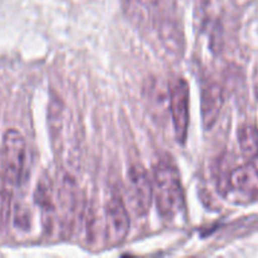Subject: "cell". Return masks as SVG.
<instances>
[{
  "label": "cell",
  "instance_id": "1",
  "mask_svg": "<svg viewBox=\"0 0 258 258\" xmlns=\"http://www.w3.org/2000/svg\"><path fill=\"white\" fill-rule=\"evenodd\" d=\"M154 199L163 218L173 219L184 208L183 184L176 164L169 156L159 158L153 174Z\"/></svg>",
  "mask_w": 258,
  "mask_h": 258
},
{
  "label": "cell",
  "instance_id": "2",
  "mask_svg": "<svg viewBox=\"0 0 258 258\" xmlns=\"http://www.w3.org/2000/svg\"><path fill=\"white\" fill-rule=\"evenodd\" d=\"M27 158V144L17 128H8L3 135L0 149V166L5 185L15 186L23 178Z\"/></svg>",
  "mask_w": 258,
  "mask_h": 258
},
{
  "label": "cell",
  "instance_id": "3",
  "mask_svg": "<svg viewBox=\"0 0 258 258\" xmlns=\"http://www.w3.org/2000/svg\"><path fill=\"white\" fill-rule=\"evenodd\" d=\"M170 90V117L176 141L184 144L188 138L189 128V85L184 78L178 77L169 85Z\"/></svg>",
  "mask_w": 258,
  "mask_h": 258
},
{
  "label": "cell",
  "instance_id": "4",
  "mask_svg": "<svg viewBox=\"0 0 258 258\" xmlns=\"http://www.w3.org/2000/svg\"><path fill=\"white\" fill-rule=\"evenodd\" d=\"M106 244L116 247L122 243L130 232V216L122 197L113 194L105 208Z\"/></svg>",
  "mask_w": 258,
  "mask_h": 258
},
{
  "label": "cell",
  "instance_id": "5",
  "mask_svg": "<svg viewBox=\"0 0 258 258\" xmlns=\"http://www.w3.org/2000/svg\"><path fill=\"white\" fill-rule=\"evenodd\" d=\"M128 194L138 216L149 213L154 199L153 180L141 163H133L127 170Z\"/></svg>",
  "mask_w": 258,
  "mask_h": 258
},
{
  "label": "cell",
  "instance_id": "6",
  "mask_svg": "<svg viewBox=\"0 0 258 258\" xmlns=\"http://www.w3.org/2000/svg\"><path fill=\"white\" fill-rule=\"evenodd\" d=\"M227 189L243 197L258 196V165L248 161L233 169L227 178Z\"/></svg>",
  "mask_w": 258,
  "mask_h": 258
},
{
  "label": "cell",
  "instance_id": "7",
  "mask_svg": "<svg viewBox=\"0 0 258 258\" xmlns=\"http://www.w3.org/2000/svg\"><path fill=\"white\" fill-rule=\"evenodd\" d=\"M224 105V90L219 83L212 82L203 87L201 97L202 121L204 128L209 130L214 126Z\"/></svg>",
  "mask_w": 258,
  "mask_h": 258
},
{
  "label": "cell",
  "instance_id": "8",
  "mask_svg": "<svg viewBox=\"0 0 258 258\" xmlns=\"http://www.w3.org/2000/svg\"><path fill=\"white\" fill-rule=\"evenodd\" d=\"M148 90L149 106L153 108L155 115L165 117L166 113L170 115V90L169 86L161 85L158 81H150V85L146 86Z\"/></svg>",
  "mask_w": 258,
  "mask_h": 258
},
{
  "label": "cell",
  "instance_id": "9",
  "mask_svg": "<svg viewBox=\"0 0 258 258\" xmlns=\"http://www.w3.org/2000/svg\"><path fill=\"white\" fill-rule=\"evenodd\" d=\"M238 144L241 153L247 159L258 158V128L252 123H246L238 130Z\"/></svg>",
  "mask_w": 258,
  "mask_h": 258
},
{
  "label": "cell",
  "instance_id": "10",
  "mask_svg": "<svg viewBox=\"0 0 258 258\" xmlns=\"http://www.w3.org/2000/svg\"><path fill=\"white\" fill-rule=\"evenodd\" d=\"M12 186L4 185L0 189V228L7 226L9 222L10 213H12Z\"/></svg>",
  "mask_w": 258,
  "mask_h": 258
},
{
  "label": "cell",
  "instance_id": "11",
  "mask_svg": "<svg viewBox=\"0 0 258 258\" xmlns=\"http://www.w3.org/2000/svg\"><path fill=\"white\" fill-rule=\"evenodd\" d=\"M256 92H257V96H258V86H257V88H256Z\"/></svg>",
  "mask_w": 258,
  "mask_h": 258
}]
</instances>
